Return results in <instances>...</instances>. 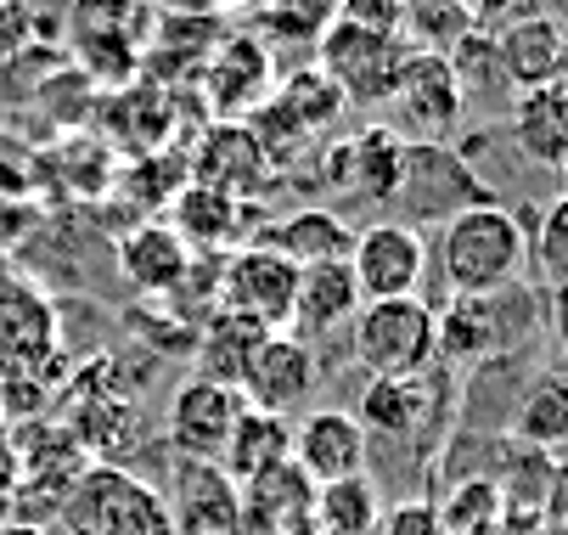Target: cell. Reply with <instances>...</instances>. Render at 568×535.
<instances>
[{"label": "cell", "instance_id": "cell-40", "mask_svg": "<svg viewBox=\"0 0 568 535\" xmlns=\"http://www.w3.org/2000/svg\"><path fill=\"white\" fill-rule=\"evenodd\" d=\"M0 535H51V529H45V524H29V518H12Z\"/></svg>", "mask_w": 568, "mask_h": 535}, {"label": "cell", "instance_id": "cell-30", "mask_svg": "<svg viewBox=\"0 0 568 535\" xmlns=\"http://www.w3.org/2000/svg\"><path fill=\"white\" fill-rule=\"evenodd\" d=\"M529 265L551 282L568 287V198H551L535 220V238H529Z\"/></svg>", "mask_w": 568, "mask_h": 535}, {"label": "cell", "instance_id": "cell-18", "mask_svg": "<svg viewBox=\"0 0 568 535\" xmlns=\"http://www.w3.org/2000/svg\"><path fill=\"white\" fill-rule=\"evenodd\" d=\"M321 384V361H315V344L293 339V333H271L242 377V401L254 412H271V417H287V412H304V401L315 395Z\"/></svg>", "mask_w": 568, "mask_h": 535}, {"label": "cell", "instance_id": "cell-21", "mask_svg": "<svg viewBox=\"0 0 568 535\" xmlns=\"http://www.w3.org/2000/svg\"><path fill=\"white\" fill-rule=\"evenodd\" d=\"M254 243H265V249H276L282 260H293L298 271H310V265H338V260H349L355 225H349L333 203H304V209L271 220Z\"/></svg>", "mask_w": 568, "mask_h": 535}, {"label": "cell", "instance_id": "cell-38", "mask_svg": "<svg viewBox=\"0 0 568 535\" xmlns=\"http://www.w3.org/2000/svg\"><path fill=\"white\" fill-rule=\"evenodd\" d=\"M456 12L473 23V29H501L507 18H518V12H529V0H456Z\"/></svg>", "mask_w": 568, "mask_h": 535}, {"label": "cell", "instance_id": "cell-14", "mask_svg": "<svg viewBox=\"0 0 568 535\" xmlns=\"http://www.w3.org/2000/svg\"><path fill=\"white\" fill-rule=\"evenodd\" d=\"M164 507H170L175 535H242V485L220 463L175 456Z\"/></svg>", "mask_w": 568, "mask_h": 535}, {"label": "cell", "instance_id": "cell-10", "mask_svg": "<svg viewBox=\"0 0 568 535\" xmlns=\"http://www.w3.org/2000/svg\"><path fill=\"white\" fill-rule=\"evenodd\" d=\"M349 271L361 299H423L428 282V238L423 225H405V220H372L355 232L349 249Z\"/></svg>", "mask_w": 568, "mask_h": 535}, {"label": "cell", "instance_id": "cell-8", "mask_svg": "<svg viewBox=\"0 0 568 535\" xmlns=\"http://www.w3.org/2000/svg\"><path fill=\"white\" fill-rule=\"evenodd\" d=\"M394 203L405 209V225L417 220H450L473 203H490L484 181L473 175V164L462 159L456 147H439V141H405V159H399V186H394Z\"/></svg>", "mask_w": 568, "mask_h": 535}, {"label": "cell", "instance_id": "cell-9", "mask_svg": "<svg viewBox=\"0 0 568 535\" xmlns=\"http://www.w3.org/2000/svg\"><path fill=\"white\" fill-rule=\"evenodd\" d=\"M383 108H394V124H388V130H394L399 141H439V147H445V141L456 135L462 113H467V97H462V85H456L450 57L417 46Z\"/></svg>", "mask_w": 568, "mask_h": 535}, {"label": "cell", "instance_id": "cell-23", "mask_svg": "<svg viewBox=\"0 0 568 535\" xmlns=\"http://www.w3.org/2000/svg\"><path fill=\"white\" fill-rule=\"evenodd\" d=\"M355 423L366 428V440H394V445L423 440V428L434 423V384H428V372L423 377H372V384L361 390Z\"/></svg>", "mask_w": 568, "mask_h": 535}, {"label": "cell", "instance_id": "cell-15", "mask_svg": "<svg viewBox=\"0 0 568 535\" xmlns=\"http://www.w3.org/2000/svg\"><path fill=\"white\" fill-rule=\"evenodd\" d=\"M293 463L310 485H333V480H355L372 463V440L355 423V412L344 406H315L293 423Z\"/></svg>", "mask_w": 568, "mask_h": 535}, {"label": "cell", "instance_id": "cell-16", "mask_svg": "<svg viewBox=\"0 0 568 535\" xmlns=\"http://www.w3.org/2000/svg\"><path fill=\"white\" fill-rule=\"evenodd\" d=\"M276 91V62L265 51V40L254 34H225L209 62H203V97L214 102L220 119H248L271 102Z\"/></svg>", "mask_w": 568, "mask_h": 535}, {"label": "cell", "instance_id": "cell-13", "mask_svg": "<svg viewBox=\"0 0 568 535\" xmlns=\"http://www.w3.org/2000/svg\"><path fill=\"white\" fill-rule=\"evenodd\" d=\"M248 401L231 384H214V377H186V384L170 395V417H164V440L175 456H192V463H220V451L231 440V428L242 423Z\"/></svg>", "mask_w": 568, "mask_h": 535}, {"label": "cell", "instance_id": "cell-12", "mask_svg": "<svg viewBox=\"0 0 568 535\" xmlns=\"http://www.w3.org/2000/svg\"><path fill=\"white\" fill-rule=\"evenodd\" d=\"M399 159H405V141L388 124H366L349 141L321 147V181H315V192H338V198H355V203H394Z\"/></svg>", "mask_w": 568, "mask_h": 535}, {"label": "cell", "instance_id": "cell-29", "mask_svg": "<svg viewBox=\"0 0 568 535\" xmlns=\"http://www.w3.org/2000/svg\"><path fill=\"white\" fill-rule=\"evenodd\" d=\"M383 491L372 474H355V480H333V485H315V502H310V518L321 535H377L383 524Z\"/></svg>", "mask_w": 568, "mask_h": 535}, {"label": "cell", "instance_id": "cell-2", "mask_svg": "<svg viewBox=\"0 0 568 535\" xmlns=\"http://www.w3.org/2000/svg\"><path fill=\"white\" fill-rule=\"evenodd\" d=\"M68 535H175L164 491L124 463H91L57 507Z\"/></svg>", "mask_w": 568, "mask_h": 535}, {"label": "cell", "instance_id": "cell-24", "mask_svg": "<svg viewBox=\"0 0 568 535\" xmlns=\"http://www.w3.org/2000/svg\"><path fill=\"white\" fill-rule=\"evenodd\" d=\"M170 225H175V238H181L186 249L214 254V260L248 243V214H242V203L225 198V192H209V186H197V181H186V186L170 198Z\"/></svg>", "mask_w": 568, "mask_h": 535}, {"label": "cell", "instance_id": "cell-25", "mask_svg": "<svg viewBox=\"0 0 568 535\" xmlns=\"http://www.w3.org/2000/svg\"><path fill=\"white\" fill-rule=\"evenodd\" d=\"M513 141H518V152L529 164H546V170H557L568 159V80L518 91V102H513Z\"/></svg>", "mask_w": 568, "mask_h": 535}, {"label": "cell", "instance_id": "cell-28", "mask_svg": "<svg viewBox=\"0 0 568 535\" xmlns=\"http://www.w3.org/2000/svg\"><path fill=\"white\" fill-rule=\"evenodd\" d=\"M271 108L298 130V135H310V141H321L338 119H344V108H349V97L327 80L321 68H293L287 80H276V91H271Z\"/></svg>", "mask_w": 568, "mask_h": 535}, {"label": "cell", "instance_id": "cell-27", "mask_svg": "<svg viewBox=\"0 0 568 535\" xmlns=\"http://www.w3.org/2000/svg\"><path fill=\"white\" fill-rule=\"evenodd\" d=\"M293 463V423L287 417H271V412H242V423L231 428L225 451H220V468L236 480V485H248L271 468Z\"/></svg>", "mask_w": 568, "mask_h": 535}, {"label": "cell", "instance_id": "cell-11", "mask_svg": "<svg viewBox=\"0 0 568 535\" xmlns=\"http://www.w3.org/2000/svg\"><path fill=\"white\" fill-rule=\"evenodd\" d=\"M186 181H197L209 192H225L236 203H254L276 181V170H271L248 119H214L203 130V141L192 147V159H186Z\"/></svg>", "mask_w": 568, "mask_h": 535}, {"label": "cell", "instance_id": "cell-36", "mask_svg": "<svg viewBox=\"0 0 568 535\" xmlns=\"http://www.w3.org/2000/svg\"><path fill=\"white\" fill-rule=\"evenodd\" d=\"M344 23H361L377 34H405V0H344Z\"/></svg>", "mask_w": 568, "mask_h": 535}, {"label": "cell", "instance_id": "cell-5", "mask_svg": "<svg viewBox=\"0 0 568 535\" xmlns=\"http://www.w3.org/2000/svg\"><path fill=\"white\" fill-rule=\"evenodd\" d=\"M293 293H298V265L282 260L265 243H242L231 254H220V276H214V311H231L242 322H254L265 333H287L293 327Z\"/></svg>", "mask_w": 568, "mask_h": 535}, {"label": "cell", "instance_id": "cell-4", "mask_svg": "<svg viewBox=\"0 0 568 535\" xmlns=\"http://www.w3.org/2000/svg\"><path fill=\"white\" fill-rule=\"evenodd\" d=\"M349 355L366 377H423L434 372V304L428 299H372L349 322Z\"/></svg>", "mask_w": 568, "mask_h": 535}, {"label": "cell", "instance_id": "cell-32", "mask_svg": "<svg viewBox=\"0 0 568 535\" xmlns=\"http://www.w3.org/2000/svg\"><path fill=\"white\" fill-rule=\"evenodd\" d=\"M518 428L529 434V440H562L568 434V377L562 372H546L540 384L529 390V401H524V412H518Z\"/></svg>", "mask_w": 568, "mask_h": 535}, {"label": "cell", "instance_id": "cell-33", "mask_svg": "<svg viewBox=\"0 0 568 535\" xmlns=\"http://www.w3.org/2000/svg\"><path fill=\"white\" fill-rule=\"evenodd\" d=\"M434 507H439L445 535H478V529H490V524H496V513H501V491H496V485H484V480H467L462 491H450V496L434 502Z\"/></svg>", "mask_w": 568, "mask_h": 535}, {"label": "cell", "instance_id": "cell-1", "mask_svg": "<svg viewBox=\"0 0 568 535\" xmlns=\"http://www.w3.org/2000/svg\"><path fill=\"white\" fill-rule=\"evenodd\" d=\"M428 265H439V282L450 299H490L507 287H524L529 276V225L507 203H473L439 225V243L428 249Z\"/></svg>", "mask_w": 568, "mask_h": 535}, {"label": "cell", "instance_id": "cell-39", "mask_svg": "<svg viewBox=\"0 0 568 535\" xmlns=\"http://www.w3.org/2000/svg\"><path fill=\"white\" fill-rule=\"evenodd\" d=\"M551 327L568 339V287H551Z\"/></svg>", "mask_w": 568, "mask_h": 535}, {"label": "cell", "instance_id": "cell-17", "mask_svg": "<svg viewBox=\"0 0 568 535\" xmlns=\"http://www.w3.org/2000/svg\"><path fill=\"white\" fill-rule=\"evenodd\" d=\"M490 46H496L501 80H507L513 91H535V85L568 80V29H562L557 18L535 12V7L518 12V18H507V23L490 34Z\"/></svg>", "mask_w": 568, "mask_h": 535}, {"label": "cell", "instance_id": "cell-20", "mask_svg": "<svg viewBox=\"0 0 568 535\" xmlns=\"http://www.w3.org/2000/svg\"><path fill=\"white\" fill-rule=\"evenodd\" d=\"M57 350V311L34 282H12L0 265V361L12 372H34Z\"/></svg>", "mask_w": 568, "mask_h": 535}, {"label": "cell", "instance_id": "cell-26", "mask_svg": "<svg viewBox=\"0 0 568 535\" xmlns=\"http://www.w3.org/2000/svg\"><path fill=\"white\" fill-rule=\"evenodd\" d=\"M265 339L271 333L254 327V322H242L231 311H209L197 322V344H192L197 350V377H214V384L242 390V377H248V366H254V355H260Z\"/></svg>", "mask_w": 568, "mask_h": 535}, {"label": "cell", "instance_id": "cell-6", "mask_svg": "<svg viewBox=\"0 0 568 535\" xmlns=\"http://www.w3.org/2000/svg\"><path fill=\"white\" fill-rule=\"evenodd\" d=\"M524 322H535V299L524 287H507L490 299H445V311H434V361L445 366L490 361L518 339Z\"/></svg>", "mask_w": 568, "mask_h": 535}, {"label": "cell", "instance_id": "cell-3", "mask_svg": "<svg viewBox=\"0 0 568 535\" xmlns=\"http://www.w3.org/2000/svg\"><path fill=\"white\" fill-rule=\"evenodd\" d=\"M152 29L158 18L146 12V0H68V51L91 80H135L152 51Z\"/></svg>", "mask_w": 568, "mask_h": 535}, {"label": "cell", "instance_id": "cell-37", "mask_svg": "<svg viewBox=\"0 0 568 535\" xmlns=\"http://www.w3.org/2000/svg\"><path fill=\"white\" fill-rule=\"evenodd\" d=\"M29 40H34L29 7H18V0H0V62H12L18 51H29Z\"/></svg>", "mask_w": 568, "mask_h": 535}, {"label": "cell", "instance_id": "cell-34", "mask_svg": "<svg viewBox=\"0 0 568 535\" xmlns=\"http://www.w3.org/2000/svg\"><path fill=\"white\" fill-rule=\"evenodd\" d=\"M51 406V390L40 372H7L0 377V423H40V412Z\"/></svg>", "mask_w": 568, "mask_h": 535}, {"label": "cell", "instance_id": "cell-35", "mask_svg": "<svg viewBox=\"0 0 568 535\" xmlns=\"http://www.w3.org/2000/svg\"><path fill=\"white\" fill-rule=\"evenodd\" d=\"M377 535H445V524H439V507L428 496H405V502L383 507Z\"/></svg>", "mask_w": 568, "mask_h": 535}, {"label": "cell", "instance_id": "cell-41", "mask_svg": "<svg viewBox=\"0 0 568 535\" xmlns=\"http://www.w3.org/2000/svg\"><path fill=\"white\" fill-rule=\"evenodd\" d=\"M557 181H562V198H568V159L557 164Z\"/></svg>", "mask_w": 568, "mask_h": 535}, {"label": "cell", "instance_id": "cell-22", "mask_svg": "<svg viewBox=\"0 0 568 535\" xmlns=\"http://www.w3.org/2000/svg\"><path fill=\"white\" fill-rule=\"evenodd\" d=\"M361 287H355V271L349 260L338 265H310L298 271V293H293V339L315 344V339H333V333H349V322L361 316Z\"/></svg>", "mask_w": 568, "mask_h": 535}, {"label": "cell", "instance_id": "cell-7", "mask_svg": "<svg viewBox=\"0 0 568 535\" xmlns=\"http://www.w3.org/2000/svg\"><path fill=\"white\" fill-rule=\"evenodd\" d=\"M412 51H417L412 34H377V29H361V23H344V18L315 46L321 73H327L349 102H388V91L399 85Z\"/></svg>", "mask_w": 568, "mask_h": 535}, {"label": "cell", "instance_id": "cell-19", "mask_svg": "<svg viewBox=\"0 0 568 535\" xmlns=\"http://www.w3.org/2000/svg\"><path fill=\"white\" fill-rule=\"evenodd\" d=\"M113 265L141 299H175L192 276V249L175 238L170 220H141L119 238Z\"/></svg>", "mask_w": 568, "mask_h": 535}, {"label": "cell", "instance_id": "cell-31", "mask_svg": "<svg viewBox=\"0 0 568 535\" xmlns=\"http://www.w3.org/2000/svg\"><path fill=\"white\" fill-rule=\"evenodd\" d=\"M338 18H344V0H265V23L298 46H321V34Z\"/></svg>", "mask_w": 568, "mask_h": 535}]
</instances>
